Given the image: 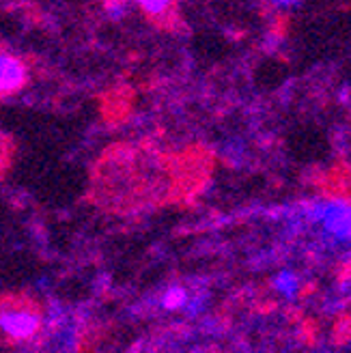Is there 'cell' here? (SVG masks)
Returning <instances> with one entry per match:
<instances>
[{"label": "cell", "mask_w": 351, "mask_h": 353, "mask_svg": "<svg viewBox=\"0 0 351 353\" xmlns=\"http://www.w3.org/2000/svg\"><path fill=\"white\" fill-rule=\"evenodd\" d=\"M323 220L332 233L339 237H349V207L345 205H330L323 214Z\"/></svg>", "instance_id": "5b68a950"}, {"label": "cell", "mask_w": 351, "mask_h": 353, "mask_svg": "<svg viewBox=\"0 0 351 353\" xmlns=\"http://www.w3.org/2000/svg\"><path fill=\"white\" fill-rule=\"evenodd\" d=\"M185 302H188V293H185V289H181V287H170V289L164 293V297H162V306L168 308V310H177V308H181Z\"/></svg>", "instance_id": "52a82bcc"}, {"label": "cell", "mask_w": 351, "mask_h": 353, "mask_svg": "<svg viewBox=\"0 0 351 353\" xmlns=\"http://www.w3.org/2000/svg\"><path fill=\"white\" fill-rule=\"evenodd\" d=\"M212 155L203 149L170 151L153 143H114L97 157L86 199L117 216L162 209L205 188Z\"/></svg>", "instance_id": "6da1fadb"}, {"label": "cell", "mask_w": 351, "mask_h": 353, "mask_svg": "<svg viewBox=\"0 0 351 353\" xmlns=\"http://www.w3.org/2000/svg\"><path fill=\"white\" fill-rule=\"evenodd\" d=\"M276 287H278L280 291H285L287 295H293V291H295V287H297V278H295L293 274L285 272V274H280V276L276 278Z\"/></svg>", "instance_id": "ba28073f"}, {"label": "cell", "mask_w": 351, "mask_h": 353, "mask_svg": "<svg viewBox=\"0 0 351 353\" xmlns=\"http://www.w3.org/2000/svg\"><path fill=\"white\" fill-rule=\"evenodd\" d=\"M13 160H15V140L7 132L0 130V179L7 176Z\"/></svg>", "instance_id": "8992f818"}, {"label": "cell", "mask_w": 351, "mask_h": 353, "mask_svg": "<svg viewBox=\"0 0 351 353\" xmlns=\"http://www.w3.org/2000/svg\"><path fill=\"white\" fill-rule=\"evenodd\" d=\"M32 67L26 57L0 43V99L17 95L30 84Z\"/></svg>", "instance_id": "3957f363"}, {"label": "cell", "mask_w": 351, "mask_h": 353, "mask_svg": "<svg viewBox=\"0 0 351 353\" xmlns=\"http://www.w3.org/2000/svg\"><path fill=\"white\" fill-rule=\"evenodd\" d=\"M43 308L30 293L0 295V345H20L39 334Z\"/></svg>", "instance_id": "7a4b0ae2"}, {"label": "cell", "mask_w": 351, "mask_h": 353, "mask_svg": "<svg viewBox=\"0 0 351 353\" xmlns=\"http://www.w3.org/2000/svg\"><path fill=\"white\" fill-rule=\"evenodd\" d=\"M138 7L147 20L160 30L177 32L185 28V20L177 3H164V0H160V3H140Z\"/></svg>", "instance_id": "277c9868"}]
</instances>
